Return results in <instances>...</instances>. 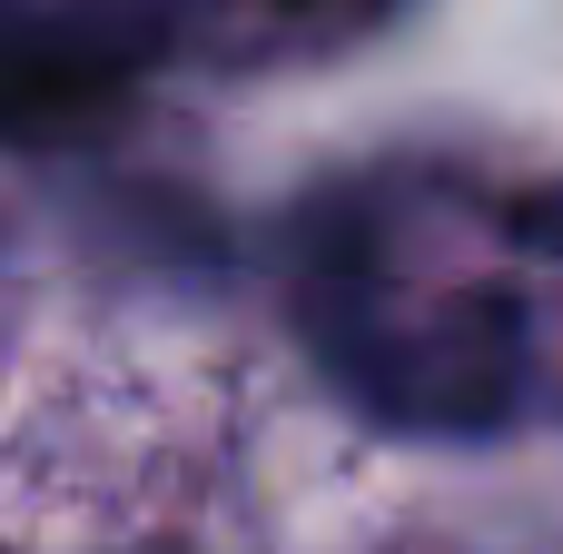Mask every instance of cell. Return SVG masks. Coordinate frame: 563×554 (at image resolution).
<instances>
[{"instance_id":"1","label":"cell","mask_w":563,"mask_h":554,"mask_svg":"<svg viewBox=\"0 0 563 554\" xmlns=\"http://www.w3.org/2000/svg\"><path fill=\"white\" fill-rule=\"evenodd\" d=\"M307 317H317L327 377L396 436H495L525 397V307L515 297L386 307L356 238L327 258Z\"/></svg>"},{"instance_id":"2","label":"cell","mask_w":563,"mask_h":554,"mask_svg":"<svg viewBox=\"0 0 563 554\" xmlns=\"http://www.w3.org/2000/svg\"><path fill=\"white\" fill-rule=\"evenodd\" d=\"M148 69V40L119 20H0V139H79Z\"/></svg>"},{"instance_id":"3","label":"cell","mask_w":563,"mask_h":554,"mask_svg":"<svg viewBox=\"0 0 563 554\" xmlns=\"http://www.w3.org/2000/svg\"><path fill=\"white\" fill-rule=\"evenodd\" d=\"M505 238H515V248H534V258H563V178H554V188L505 198Z\"/></svg>"},{"instance_id":"4","label":"cell","mask_w":563,"mask_h":554,"mask_svg":"<svg viewBox=\"0 0 563 554\" xmlns=\"http://www.w3.org/2000/svg\"><path fill=\"white\" fill-rule=\"evenodd\" d=\"M267 20H287V30H317V40H336V30H366V20H386L396 0H257Z\"/></svg>"}]
</instances>
